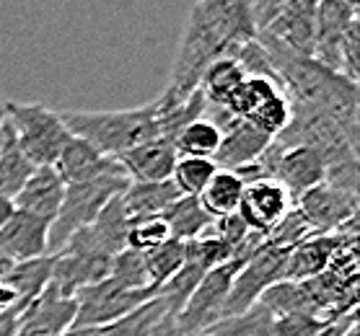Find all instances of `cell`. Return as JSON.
<instances>
[{"label":"cell","instance_id":"30bf717a","mask_svg":"<svg viewBox=\"0 0 360 336\" xmlns=\"http://www.w3.org/2000/svg\"><path fill=\"white\" fill-rule=\"evenodd\" d=\"M285 259H288L285 248H275V246H267V243H262V246L257 248L252 254V259L236 271V277L231 282L229 300L223 305V318H231V316L249 311L252 305L259 303V297H262V293L267 287L283 282Z\"/></svg>","mask_w":360,"mask_h":336},{"label":"cell","instance_id":"9c48e42d","mask_svg":"<svg viewBox=\"0 0 360 336\" xmlns=\"http://www.w3.org/2000/svg\"><path fill=\"white\" fill-rule=\"evenodd\" d=\"M241 267H244V264L233 259V262L223 264L218 269H210L200 279V285H197L195 293L189 295V300L184 303L181 313L174 318L181 336L205 334L207 328L215 326V323L223 318V305L229 300L231 282H233V277H236V271L241 269Z\"/></svg>","mask_w":360,"mask_h":336},{"label":"cell","instance_id":"60d3db41","mask_svg":"<svg viewBox=\"0 0 360 336\" xmlns=\"http://www.w3.org/2000/svg\"><path fill=\"white\" fill-rule=\"evenodd\" d=\"M210 233H215V236L221 238V241H226L233 251H238V248L249 241V236H252L254 230L246 228V222L241 220V215L233 213V215H226V217H218V220H213V228H210Z\"/></svg>","mask_w":360,"mask_h":336},{"label":"cell","instance_id":"44dd1931","mask_svg":"<svg viewBox=\"0 0 360 336\" xmlns=\"http://www.w3.org/2000/svg\"><path fill=\"white\" fill-rule=\"evenodd\" d=\"M272 142L270 135L259 132L257 127L246 122H233L229 130L223 132L221 145H218V153H215L213 163L221 168V171H238L244 166L254 163L257 158L262 156L267 145Z\"/></svg>","mask_w":360,"mask_h":336},{"label":"cell","instance_id":"5b68a950","mask_svg":"<svg viewBox=\"0 0 360 336\" xmlns=\"http://www.w3.org/2000/svg\"><path fill=\"white\" fill-rule=\"evenodd\" d=\"M3 112L11 130L16 135L21 153L29 158L34 168L55 166L60 150L70 140V132L60 119V112L44 107L39 101L24 104V101H3Z\"/></svg>","mask_w":360,"mask_h":336},{"label":"cell","instance_id":"ab89813d","mask_svg":"<svg viewBox=\"0 0 360 336\" xmlns=\"http://www.w3.org/2000/svg\"><path fill=\"white\" fill-rule=\"evenodd\" d=\"M327 323L309 313H290L272 321V336H316Z\"/></svg>","mask_w":360,"mask_h":336},{"label":"cell","instance_id":"bcb514c9","mask_svg":"<svg viewBox=\"0 0 360 336\" xmlns=\"http://www.w3.org/2000/svg\"><path fill=\"white\" fill-rule=\"evenodd\" d=\"M13 264H16V262H13V259H11V256L6 254L3 248H0V285H3V282H6V277L11 274Z\"/></svg>","mask_w":360,"mask_h":336},{"label":"cell","instance_id":"4fadbf2b","mask_svg":"<svg viewBox=\"0 0 360 336\" xmlns=\"http://www.w3.org/2000/svg\"><path fill=\"white\" fill-rule=\"evenodd\" d=\"M360 16V6L352 0H321L316 3V34L314 55L319 65L340 73V44L347 26Z\"/></svg>","mask_w":360,"mask_h":336},{"label":"cell","instance_id":"7bdbcfd3","mask_svg":"<svg viewBox=\"0 0 360 336\" xmlns=\"http://www.w3.org/2000/svg\"><path fill=\"white\" fill-rule=\"evenodd\" d=\"M352 321H358V311L347 313V316H342L340 321H332V323H327V326L321 328L316 336H345V331H347V326H350Z\"/></svg>","mask_w":360,"mask_h":336},{"label":"cell","instance_id":"d590c367","mask_svg":"<svg viewBox=\"0 0 360 336\" xmlns=\"http://www.w3.org/2000/svg\"><path fill=\"white\" fill-rule=\"evenodd\" d=\"M218 166L210 158H176L172 181L181 197H200L207 181L213 179Z\"/></svg>","mask_w":360,"mask_h":336},{"label":"cell","instance_id":"ba28073f","mask_svg":"<svg viewBox=\"0 0 360 336\" xmlns=\"http://www.w3.org/2000/svg\"><path fill=\"white\" fill-rule=\"evenodd\" d=\"M156 295V290H124L115 279L107 277L98 285L75 293L78 313H75L73 331H91V328L109 326L122 316L132 313L135 308H140L143 303L153 300Z\"/></svg>","mask_w":360,"mask_h":336},{"label":"cell","instance_id":"ac0fdd59","mask_svg":"<svg viewBox=\"0 0 360 336\" xmlns=\"http://www.w3.org/2000/svg\"><path fill=\"white\" fill-rule=\"evenodd\" d=\"M49 225L52 222L16 210L13 217L6 222V228L0 230V248L13 262H29V259L49 256Z\"/></svg>","mask_w":360,"mask_h":336},{"label":"cell","instance_id":"e575fe53","mask_svg":"<svg viewBox=\"0 0 360 336\" xmlns=\"http://www.w3.org/2000/svg\"><path fill=\"white\" fill-rule=\"evenodd\" d=\"M259 305L270 313L272 318H280V316H290V313H309L311 316V308H309V300H306V293H303L301 282H278V285L267 287L259 297Z\"/></svg>","mask_w":360,"mask_h":336},{"label":"cell","instance_id":"7402d4cb","mask_svg":"<svg viewBox=\"0 0 360 336\" xmlns=\"http://www.w3.org/2000/svg\"><path fill=\"white\" fill-rule=\"evenodd\" d=\"M179 189L174 187V181H161V184H130L122 191V207L130 222L138 220H153L164 217V213L179 199Z\"/></svg>","mask_w":360,"mask_h":336},{"label":"cell","instance_id":"9a60e30c","mask_svg":"<svg viewBox=\"0 0 360 336\" xmlns=\"http://www.w3.org/2000/svg\"><path fill=\"white\" fill-rule=\"evenodd\" d=\"M293 207V197L288 194V189L275 179H259L246 184L241 205L236 213L246 222V228L254 233H267V230L280 222Z\"/></svg>","mask_w":360,"mask_h":336},{"label":"cell","instance_id":"d6a6232c","mask_svg":"<svg viewBox=\"0 0 360 336\" xmlns=\"http://www.w3.org/2000/svg\"><path fill=\"white\" fill-rule=\"evenodd\" d=\"M184 251H187V243H181L176 238H169L164 246L148 251L146 256V269H148V282L153 290H161V287L169 282V279L179 271V267L184 264Z\"/></svg>","mask_w":360,"mask_h":336},{"label":"cell","instance_id":"484cf974","mask_svg":"<svg viewBox=\"0 0 360 336\" xmlns=\"http://www.w3.org/2000/svg\"><path fill=\"white\" fill-rule=\"evenodd\" d=\"M244 189L246 184L241 181V176L233 171H215V176L207 181V187L202 189L200 194V205L202 210L213 220L218 217H226V215H233L241 205V197H244Z\"/></svg>","mask_w":360,"mask_h":336},{"label":"cell","instance_id":"603a6c76","mask_svg":"<svg viewBox=\"0 0 360 336\" xmlns=\"http://www.w3.org/2000/svg\"><path fill=\"white\" fill-rule=\"evenodd\" d=\"M156 127H158V137L172 142L179 137V132L184 127H189L192 122L202 119L205 112H207V101L200 93V88L184 101H166L164 96H158L156 101Z\"/></svg>","mask_w":360,"mask_h":336},{"label":"cell","instance_id":"2e32d148","mask_svg":"<svg viewBox=\"0 0 360 336\" xmlns=\"http://www.w3.org/2000/svg\"><path fill=\"white\" fill-rule=\"evenodd\" d=\"M176 158L179 156H176L172 142L156 137L127 150L115 161L122 166L130 184H161V181H172Z\"/></svg>","mask_w":360,"mask_h":336},{"label":"cell","instance_id":"d6986e66","mask_svg":"<svg viewBox=\"0 0 360 336\" xmlns=\"http://www.w3.org/2000/svg\"><path fill=\"white\" fill-rule=\"evenodd\" d=\"M63 197H65L63 179H60L52 166H44V168H34V173L29 176L24 189L13 197V205L21 213H29L34 217L55 222L60 207H63Z\"/></svg>","mask_w":360,"mask_h":336},{"label":"cell","instance_id":"83f0119b","mask_svg":"<svg viewBox=\"0 0 360 336\" xmlns=\"http://www.w3.org/2000/svg\"><path fill=\"white\" fill-rule=\"evenodd\" d=\"M52 269H55V254L29 259V262H16L3 285L11 287L21 303H32L52 282Z\"/></svg>","mask_w":360,"mask_h":336},{"label":"cell","instance_id":"5bb4252c","mask_svg":"<svg viewBox=\"0 0 360 336\" xmlns=\"http://www.w3.org/2000/svg\"><path fill=\"white\" fill-rule=\"evenodd\" d=\"M75 313H78L75 297L60 295L55 287L47 285L39 297L26 303L16 336H63L73 331Z\"/></svg>","mask_w":360,"mask_h":336},{"label":"cell","instance_id":"ffe728a7","mask_svg":"<svg viewBox=\"0 0 360 336\" xmlns=\"http://www.w3.org/2000/svg\"><path fill=\"white\" fill-rule=\"evenodd\" d=\"M340 241H342V233H316V236L306 238L303 243L288 251L283 279L285 282H309V279L324 274Z\"/></svg>","mask_w":360,"mask_h":336},{"label":"cell","instance_id":"3957f363","mask_svg":"<svg viewBox=\"0 0 360 336\" xmlns=\"http://www.w3.org/2000/svg\"><path fill=\"white\" fill-rule=\"evenodd\" d=\"M60 119L73 137L86 140L101 156L120 158L127 150L158 137L156 104L115 112H60Z\"/></svg>","mask_w":360,"mask_h":336},{"label":"cell","instance_id":"f546056e","mask_svg":"<svg viewBox=\"0 0 360 336\" xmlns=\"http://www.w3.org/2000/svg\"><path fill=\"white\" fill-rule=\"evenodd\" d=\"M120 197H122V194H120ZM120 197L112 199V202L98 213L96 220L89 225L94 241H96L109 256H117L120 251L127 248V233H130V217L124 213L122 199Z\"/></svg>","mask_w":360,"mask_h":336},{"label":"cell","instance_id":"8992f818","mask_svg":"<svg viewBox=\"0 0 360 336\" xmlns=\"http://www.w3.org/2000/svg\"><path fill=\"white\" fill-rule=\"evenodd\" d=\"M112 259L104 248L98 246L89 228L78 230L65 243V248L55 254V269L49 285L58 290L60 295L75 297L86 287H94L104 282L112 269Z\"/></svg>","mask_w":360,"mask_h":336},{"label":"cell","instance_id":"f1b7e54d","mask_svg":"<svg viewBox=\"0 0 360 336\" xmlns=\"http://www.w3.org/2000/svg\"><path fill=\"white\" fill-rule=\"evenodd\" d=\"M32 173H34V166L21 153L16 135L11 130L8 119H6V127H3V148H0V194L13 199L24 189V184L29 181Z\"/></svg>","mask_w":360,"mask_h":336},{"label":"cell","instance_id":"8d00e7d4","mask_svg":"<svg viewBox=\"0 0 360 336\" xmlns=\"http://www.w3.org/2000/svg\"><path fill=\"white\" fill-rule=\"evenodd\" d=\"M109 279H115L117 285H122L124 290H153L148 282L146 256L140 251H132V248H124L112 259Z\"/></svg>","mask_w":360,"mask_h":336},{"label":"cell","instance_id":"836d02e7","mask_svg":"<svg viewBox=\"0 0 360 336\" xmlns=\"http://www.w3.org/2000/svg\"><path fill=\"white\" fill-rule=\"evenodd\" d=\"M272 316L257 303L249 311L218 321L205 334L207 336H272Z\"/></svg>","mask_w":360,"mask_h":336},{"label":"cell","instance_id":"cb8c5ba5","mask_svg":"<svg viewBox=\"0 0 360 336\" xmlns=\"http://www.w3.org/2000/svg\"><path fill=\"white\" fill-rule=\"evenodd\" d=\"M244 81L246 75L236 60H218L200 78V93L205 96L207 107L226 109Z\"/></svg>","mask_w":360,"mask_h":336},{"label":"cell","instance_id":"f35d334b","mask_svg":"<svg viewBox=\"0 0 360 336\" xmlns=\"http://www.w3.org/2000/svg\"><path fill=\"white\" fill-rule=\"evenodd\" d=\"M169 238H172L169 225H166L161 217H153V220H138V222H130L127 248L140 251V254H148V251H153V248L164 246Z\"/></svg>","mask_w":360,"mask_h":336},{"label":"cell","instance_id":"7dc6e473","mask_svg":"<svg viewBox=\"0 0 360 336\" xmlns=\"http://www.w3.org/2000/svg\"><path fill=\"white\" fill-rule=\"evenodd\" d=\"M3 127H6V112H3V101H0V148H3Z\"/></svg>","mask_w":360,"mask_h":336},{"label":"cell","instance_id":"8fae6325","mask_svg":"<svg viewBox=\"0 0 360 336\" xmlns=\"http://www.w3.org/2000/svg\"><path fill=\"white\" fill-rule=\"evenodd\" d=\"M293 205L314 233H340L347 222L358 220V197L340 191L327 181L303 191Z\"/></svg>","mask_w":360,"mask_h":336},{"label":"cell","instance_id":"277c9868","mask_svg":"<svg viewBox=\"0 0 360 336\" xmlns=\"http://www.w3.org/2000/svg\"><path fill=\"white\" fill-rule=\"evenodd\" d=\"M127 187H130V179L122 171V166L96 181L65 187L63 207H60L55 222L49 225V254H60L68 241H70V236H75L83 228H89L91 222L98 217V213L115 197H120Z\"/></svg>","mask_w":360,"mask_h":336},{"label":"cell","instance_id":"d4e9b609","mask_svg":"<svg viewBox=\"0 0 360 336\" xmlns=\"http://www.w3.org/2000/svg\"><path fill=\"white\" fill-rule=\"evenodd\" d=\"M207 274V269H205V264L200 262V256H197V251L192 248V243H187V251H184V264L179 267V271L174 274L169 282H166L161 290H158V297L164 300L166 311H169V316H179L181 308H184V303L189 300V295L195 293V287L200 285V279Z\"/></svg>","mask_w":360,"mask_h":336},{"label":"cell","instance_id":"c3c4849f","mask_svg":"<svg viewBox=\"0 0 360 336\" xmlns=\"http://www.w3.org/2000/svg\"><path fill=\"white\" fill-rule=\"evenodd\" d=\"M197 336H207V334H197Z\"/></svg>","mask_w":360,"mask_h":336},{"label":"cell","instance_id":"4dcf8cb0","mask_svg":"<svg viewBox=\"0 0 360 336\" xmlns=\"http://www.w3.org/2000/svg\"><path fill=\"white\" fill-rule=\"evenodd\" d=\"M166 316H169V311H166L164 300L156 295L153 300L143 303L140 308H135V311L122 316L115 323L101 328H91L89 336H150Z\"/></svg>","mask_w":360,"mask_h":336},{"label":"cell","instance_id":"b9f144b4","mask_svg":"<svg viewBox=\"0 0 360 336\" xmlns=\"http://www.w3.org/2000/svg\"><path fill=\"white\" fill-rule=\"evenodd\" d=\"M24 308H26V303L18 300L13 308H8L6 313H0V336H16L18 334V321H21Z\"/></svg>","mask_w":360,"mask_h":336},{"label":"cell","instance_id":"f6af8a7d","mask_svg":"<svg viewBox=\"0 0 360 336\" xmlns=\"http://www.w3.org/2000/svg\"><path fill=\"white\" fill-rule=\"evenodd\" d=\"M18 303V297H16V293L11 290V287H6V285H0V313H6L8 308H13V305Z\"/></svg>","mask_w":360,"mask_h":336},{"label":"cell","instance_id":"1f68e13d","mask_svg":"<svg viewBox=\"0 0 360 336\" xmlns=\"http://www.w3.org/2000/svg\"><path fill=\"white\" fill-rule=\"evenodd\" d=\"M221 137L223 132L207 116H202L179 132V137L174 140V150L179 158H210L213 161L218 145H221Z\"/></svg>","mask_w":360,"mask_h":336},{"label":"cell","instance_id":"ee69618b","mask_svg":"<svg viewBox=\"0 0 360 336\" xmlns=\"http://www.w3.org/2000/svg\"><path fill=\"white\" fill-rule=\"evenodd\" d=\"M13 213H16L13 199H8V197H3V194H0V230L6 228V222L13 217Z\"/></svg>","mask_w":360,"mask_h":336},{"label":"cell","instance_id":"4316f807","mask_svg":"<svg viewBox=\"0 0 360 336\" xmlns=\"http://www.w3.org/2000/svg\"><path fill=\"white\" fill-rule=\"evenodd\" d=\"M161 220L169 225L172 238H176L181 243L197 241V238H202L207 230L213 228V217L205 213L197 197H179L166 210Z\"/></svg>","mask_w":360,"mask_h":336},{"label":"cell","instance_id":"7c38bea8","mask_svg":"<svg viewBox=\"0 0 360 336\" xmlns=\"http://www.w3.org/2000/svg\"><path fill=\"white\" fill-rule=\"evenodd\" d=\"M314 34H316V3L314 0H280L278 11L262 34L278 41L283 50L298 58L314 55Z\"/></svg>","mask_w":360,"mask_h":336},{"label":"cell","instance_id":"7a4b0ae2","mask_svg":"<svg viewBox=\"0 0 360 336\" xmlns=\"http://www.w3.org/2000/svg\"><path fill=\"white\" fill-rule=\"evenodd\" d=\"M280 78V86L290 99V107L311 109L340 124L350 140L358 142V86L319 65L314 58H298L283 50L278 41L257 36Z\"/></svg>","mask_w":360,"mask_h":336},{"label":"cell","instance_id":"e0dca14e","mask_svg":"<svg viewBox=\"0 0 360 336\" xmlns=\"http://www.w3.org/2000/svg\"><path fill=\"white\" fill-rule=\"evenodd\" d=\"M52 168L58 171L63 184L70 187V184H89V181L101 179V176L117 171L120 163H117L115 158L101 156L96 148H91L86 140L70 135V140L65 142V148L60 150V156Z\"/></svg>","mask_w":360,"mask_h":336},{"label":"cell","instance_id":"6da1fadb","mask_svg":"<svg viewBox=\"0 0 360 336\" xmlns=\"http://www.w3.org/2000/svg\"><path fill=\"white\" fill-rule=\"evenodd\" d=\"M257 39L246 0H200L189 8L187 26L172 67L166 101H184L200 88V78L218 60H236L241 47Z\"/></svg>","mask_w":360,"mask_h":336},{"label":"cell","instance_id":"52a82bcc","mask_svg":"<svg viewBox=\"0 0 360 336\" xmlns=\"http://www.w3.org/2000/svg\"><path fill=\"white\" fill-rule=\"evenodd\" d=\"M226 112L238 122L252 124L264 135L278 137L290 122L293 109L280 83L267 81V78H246Z\"/></svg>","mask_w":360,"mask_h":336},{"label":"cell","instance_id":"74e56055","mask_svg":"<svg viewBox=\"0 0 360 336\" xmlns=\"http://www.w3.org/2000/svg\"><path fill=\"white\" fill-rule=\"evenodd\" d=\"M316 236L311 230V225L303 220V215L295 210V205L288 210V215L283 217L280 222H275L267 233H264V243L267 246H275V248H285V251H290V248H295L298 243H303L306 238Z\"/></svg>","mask_w":360,"mask_h":336}]
</instances>
